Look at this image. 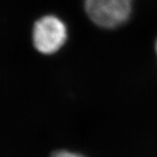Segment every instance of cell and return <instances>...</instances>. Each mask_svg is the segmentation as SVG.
<instances>
[{
    "label": "cell",
    "mask_w": 157,
    "mask_h": 157,
    "mask_svg": "<svg viewBox=\"0 0 157 157\" xmlns=\"http://www.w3.org/2000/svg\"><path fill=\"white\" fill-rule=\"evenodd\" d=\"M83 6L90 20L107 30L123 25L133 11L131 0H83Z\"/></svg>",
    "instance_id": "6da1fadb"
},
{
    "label": "cell",
    "mask_w": 157,
    "mask_h": 157,
    "mask_svg": "<svg viewBox=\"0 0 157 157\" xmlns=\"http://www.w3.org/2000/svg\"><path fill=\"white\" fill-rule=\"evenodd\" d=\"M34 48L44 55H52L66 45L68 29L58 16L49 14L39 17L34 23L32 33Z\"/></svg>",
    "instance_id": "7a4b0ae2"
},
{
    "label": "cell",
    "mask_w": 157,
    "mask_h": 157,
    "mask_svg": "<svg viewBox=\"0 0 157 157\" xmlns=\"http://www.w3.org/2000/svg\"><path fill=\"white\" fill-rule=\"evenodd\" d=\"M50 157H86L83 155L82 154H79L77 152L69 151V150H65V149H61V150H57L54 151Z\"/></svg>",
    "instance_id": "3957f363"
},
{
    "label": "cell",
    "mask_w": 157,
    "mask_h": 157,
    "mask_svg": "<svg viewBox=\"0 0 157 157\" xmlns=\"http://www.w3.org/2000/svg\"><path fill=\"white\" fill-rule=\"evenodd\" d=\"M155 53H156L157 56V39L156 41H155Z\"/></svg>",
    "instance_id": "277c9868"
},
{
    "label": "cell",
    "mask_w": 157,
    "mask_h": 157,
    "mask_svg": "<svg viewBox=\"0 0 157 157\" xmlns=\"http://www.w3.org/2000/svg\"><path fill=\"white\" fill-rule=\"evenodd\" d=\"M131 1H133V0H131Z\"/></svg>",
    "instance_id": "5b68a950"
}]
</instances>
